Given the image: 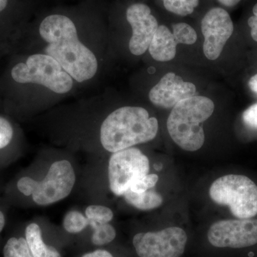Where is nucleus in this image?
<instances>
[{"instance_id":"obj_7","label":"nucleus","mask_w":257,"mask_h":257,"mask_svg":"<svg viewBox=\"0 0 257 257\" xmlns=\"http://www.w3.org/2000/svg\"><path fill=\"white\" fill-rule=\"evenodd\" d=\"M187 241L182 228L169 227L157 232L139 233L133 244L140 257H180Z\"/></svg>"},{"instance_id":"obj_15","label":"nucleus","mask_w":257,"mask_h":257,"mask_svg":"<svg viewBox=\"0 0 257 257\" xmlns=\"http://www.w3.org/2000/svg\"><path fill=\"white\" fill-rule=\"evenodd\" d=\"M124 196L128 204L142 210L155 209L160 207L163 202L161 195L152 190H147L143 193H135L128 190Z\"/></svg>"},{"instance_id":"obj_21","label":"nucleus","mask_w":257,"mask_h":257,"mask_svg":"<svg viewBox=\"0 0 257 257\" xmlns=\"http://www.w3.org/2000/svg\"><path fill=\"white\" fill-rule=\"evenodd\" d=\"M86 216L92 222L105 224L112 219L113 212L110 209L104 206L91 205L86 209Z\"/></svg>"},{"instance_id":"obj_16","label":"nucleus","mask_w":257,"mask_h":257,"mask_svg":"<svg viewBox=\"0 0 257 257\" xmlns=\"http://www.w3.org/2000/svg\"><path fill=\"white\" fill-rule=\"evenodd\" d=\"M89 225L94 229V234L92 237V241L94 244L101 246L110 243L114 239L116 231L111 225L108 223L99 224L92 221H89Z\"/></svg>"},{"instance_id":"obj_2","label":"nucleus","mask_w":257,"mask_h":257,"mask_svg":"<svg viewBox=\"0 0 257 257\" xmlns=\"http://www.w3.org/2000/svg\"><path fill=\"white\" fill-rule=\"evenodd\" d=\"M158 121L139 106H124L111 113L101 126L103 147L114 153L151 141L158 133Z\"/></svg>"},{"instance_id":"obj_27","label":"nucleus","mask_w":257,"mask_h":257,"mask_svg":"<svg viewBox=\"0 0 257 257\" xmlns=\"http://www.w3.org/2000/svg\"><path fill=\"white\" fill-rule=\"evenodd\" d=\"M82 257H113L109 251L105 250H96L92 253H88Z\"/></svg>"},{"instance_id":"obj_29","label":"nucleus","mask_w":257,"mask_h":257,"mask_svg":"<svg viewBox=\"0 0 257 257\" xmlns=\"http://www.w3.org/2000/svg\"><path fill=\"white\" fill-rule=\"evenodd\" d=\"M221 5L227 8H231L238 4L241 0H217Z\"/></svg>"},{"instance_id":"obj_1","label":"nucleus","mask_w":257,"mask_h":257,"mask_svg":"<svg viewBox=\"0 0 257 257\" xmlns=\"http://www.w3.org/2000/svg\"><path fill=\"white\" fill-rule=\"evenodd\" d=\"M40 34L48 43L45 54L57 60L77 82L89 80L95 75L98 67L95 55L79 41L75 25L68 17H47L40 25Z\"/></svg>"},{"instance_id":"obj_8","label":"nucleus","mask_w":257,"mask_h":257,"mask_svg":"<svg viewBox=\"0 0 257 257\" xmlns=\"http://www.w3.org/2000/svg\"><path fill=\"white\" fill-rule=\"evenodd\" d=\"M75 174L72 165L67 160L54 162L45 178L37 182L32 194L38 205H49L69 196L75 183Z\"/></svg>"},{"instance_id":"obj_14","label":"nucleus","mask_w":257,"mask_h":257,"mask_svg":"<svg viewBox=\"0 0 257 257\" xmlns=\"http://www.w3.org/2000/svg\"><path fill=\"white\" fill-rule=\"evenodd\" d=\"M25 236L29 248L33 257H61L53 246H47L44 243L42 231L40 226L35 223H32L27 226Z\"/></svg>"},{"instance_id":"obj_17","label":"nucleus","mask_w":257,"mask_h":257,"mask_svg":"<svg viewBox=\"0 0 257 257\" xmlns=\"http://www.w3.org/2000/svg\"><path fill=\"white\" fill-rule=\"evenodd\" d=\"M167 11L179 16L192 14L199 5V0H162Z\"/></svg>"},{"instance_id":"obj_23","label":"nucleus","mask_w":257,"mask_h":257,"mask_svg":"<svg viewBox=\"0 0 257 257\" xmlns=\"http://www.w3.org/2000/svg\"><path fill=\"white\" fill-rule=\"evenodd\" d=\"M13 137V128L9 121L0 116V150L8 146Z\"/></svg>"},{"instance_id":"obj_25","label":"nucleus","mask_w":257,"mask_h":257,"mask_svg":"<svg viewBox=\"0 0 257 257\" xmlns=\"http://www.w3.org/2000/svg\"><path fill=\"white\" fill-rule=\"evenodd\" d=\"M37 181L34 180L30 177H23L18 181V188L20 192L25 196H30L33 194L36 187Z\"/></svg>"},{"instance_id":"obj_24","label":"nucleus","mask_w":257,"mask_h":257,"mask_svg":"<svg viewBox=\"0 0 257 257\" xmlns=\"http://www.w3.org/2000/svg\"><path fill=\"white\" fill-rule=\"evenodd\" d=\"M242 119L246 126L257 130V103L243 111Z\"/></svg>"},{"instance_id":"obj_9","label":"nucleus","mask_w":257,"mask_h":257,"mask_svg":"<svg viewBox=\"0 0 257 257\" xmlns=\"http://www.w3.org/2000/svg\"><path fill=\"white\" fill-rule=\"evenodd\" d=\"M211 245L219 248L248 247L257 243V219H227L211 225L208 231Z\"/></svg>"},{"instance_id":"obj_26","label":"nucleus","mask_w":257,"mask_h":257,"mask_svg":"<svg viewBox=\"0 0 257 257\" xmlns=\"http://www.w3.org/2000/svg\"><path fill=\"white\" fill-rule=\"evenodd\" d=\"M253 16L248 20V25L251 28V37L257 42V3L253 8Z\"/></svg>"},{"instance_id":"obj_22","label":"nucleus","mask_w":257,"mask_h":257,"mask_svg":"<svg viewBox=\"0 0 257 257\" xmlns=\"http://www.w3.org/2000/svg\"><path fill=\"white\" fill-rule=\"evenodd\" d=\"M158 175L152 174V175H147L143 178L135 181L130 190L135 193H143L146 192L150 189L153 188L156 185L158 182Z\"/></svg>"},{"instance_id":"obj_4","label":"nucleus","mask_w":257,"mask_h":257,"mask_svg":"<svg viewBox=\"0 0 257 257\" xmlns=\"http://www.w3.org/2000/svg\"><path fill=\"white\" fill-rule=\"evenodd\" d=\"M209 195L216 204L228 206L239 219H251L257 214V186L246 176L219 177L211 184Z\"/></svg>"},{"instance_id":"obj_11","label":"nucleus","mask_w":257,"mask_h":257,"mask_svg":"<svg viewBox=\"0 0 257 257\" xmlns=\"http://www.w3.org/2000/svg\"><path fill=\"white\" fill-rule=\"evenodd\" d=\"M126 17L133 30L128 44L130 52L134 55H143L148 50L159 28L158 22L152 15L151 9L143 3H136L128 7Z\"/></svg>"},{"instance_id":"obj_12","label":"nucleus","mask_w":257,"mask_h":257,"mask_svg":"<svg viewBox=\"0 0 257 257\" xmlns=\"http://www.w3.org/2000/svg\"><path fill=\"white\" fill-rule=\"evenodd\" d=\"M195 94L196 87L193 83L185 82L174 72H169L152 88L149 97L155 106L171 109Z\"/></svg>"},{"instance_id":"obj_20","label":"nucleus","mask_w":257,"mask_h":257,"mask_svg":"<svg viewBox=\"0 0 257 257\" xmlns=\"http://www.w3.org/2000/svg\"><path fill=\"white\" fill-rule=\"evenodd\" d=\"M89 225V219L77 211H69L66 214L63 226L69 233H79Z\"/></svg>"},{"instance_id":"obj_3","label":"nucleus","mask_w":257,"mask_h":257,"mask_svg":"<svg viewBox=\"0 0 257 257\" xmlns=\"http://www.w3.org/2000/svg\"><path fill=\"white\" fill-rule=\"evenodd\" d=\"M214 111V102L207 96L194 95L181 101L167 119L171 138L185 151H197L205 141L203 123Z\"/></svg>"},{"instance_id":"obj_5","label":"nucleus","mask_w":257,"mask_h":257,"mask_svg":"<svg viewBox=\"0 0 257 257\" xmlns=\"http://www.w3.org/2000/svg\"><path fill=\"white\" fill-rule=\"evenodd\" d=\"M12 77L18 83L40 84L57 94H65L73 86L72 77L53 57L46 54L30 56L12 69Z\"/></svg>"},{"instance_id":"obj_31","label":"nucleus","mask_w":257,"mask_h":257,"mask_svg":"<svg viewBox=\"0 0 257 257\" xmlns=\"http://www.w3.org/2000/svg\"><path fill=\"white\" fill-rule=\"evenodd\" d=\"M8 3V0H0V13H2L6 8Z\"/></svg>"},{"instance_id":"obj_10","label":"nucleus","mask_w":257,"mask_h":257,"mask_svg":"<svg viewBox=\"0 0 257 257\" xmlns=\"http://www.w3.org/2000/svg\"><path fill=\"white\" fill-rule=\"evenodd\" d=\"M202 32L204 37V55L209 60L219 58L226 42L234 32V24L226 10L214 8L206 13L202 20Z\"/></svg>"},{"instance_id":"obj_28","label":"nucleus","mask_w":257,"mask_h":257,"mask_svg":"<svg viewBox=\"0 0 257 257\" xmlns=\"http://www.w3.org/2000/svg\"><path fill=\"white\" fill-rule=\"evenodd\" d=\"M248 87L253 92L257 94V74L253 76L248 82Z\"/></svg>"},{"instance_id":"obj_6","label":"nucleus","mask_w":257,"mask_h":257,"mask_svg":"<svg viewBox=\"0 0 257 257\" xmlns=\"http://www.w3.org/2000/svg\"><path fill=\"white\" fill-rule=\"evenodd\" d=\"M150 161L136 148H128L113 153L108 167L109 187L117 196H124L132 184L148 175Z\"/></svg>"},{"instance_id":"obj_19","label":"nucleus","mask_w":257,"mask_h":257,"mask_svg":"<svg viewBox=\"0 0 257 257\" xmlns=\"http://www.w3.org/2000/svg\"><path fill=\"white\" fill-rule=\"evenodd\" d=\"M173 35L177 44L183 45H194L197 40V32L188 24L180 23L174 24Z\"/></svg>"},{"instance_id":"obj_13","label":"nucleus","mask_w":257,"mask_h":257,"mask_svg":"<svg viewBox=\"0 0 257 257\" xmlns=\"http://www.w3.org/2000/svg\"><path fill=\"white\" fill-rule=\"evenodd\" d=\"M177 42L173 33L165 25H160L149 47L150 55L158 62L173 60L177 53Z\"/></svg>"},{"instance_id":"obj_30","label":"nucleus","mask_w":257,"mask_h":257,"mask_svg":"<svg viewBox=\"0 0 257 257\" xmlns=\"http://www.w3.org/2000/svg\"><path fill=\"white\" fill-rule=\"evenodd\" d=\"M5 224V219L4 214H3L1 211H0V232L3 231V229H4V226Z\"/></svg>"},{"instance_id":"obj_18","label":"nucleus","mask_w":257,"mask_h":257,"mask_svg":"<svg viewBox=\"0 0 257 257\" xmlns=\"http://www.w3.org/2000/svg\"><path fill=\"white\" fill-rule=\"evenodd\" d=\"M4 257H33L29 248L26 239L10 238L3 250Z\"/></svg>"}]
</instances>
